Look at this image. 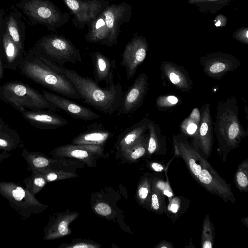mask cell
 Wrapping results in <instances>:
<instances>
[{
    "label": "cell",
    "instance_id": "obj_1",
    "mask_svg": "<svg viewBox=\"0 0 248 248\" xmlns=\"http://www.w3.org/2000/svg\"><path fill=\"white\" fill-rule=\"evenodd\" d=\"M36 55L52 69L67 78L75 87L81 99L87 104L109 115L113 114L118 110L124 93L120 83L116 84L113 82L103 88L90 77H83L76 71L67 69L64 66Z\"/></svg>",
    "mask_w": 248,
    "mask_h": 248
},
{
    "label": "cell",
    "instance_id": "obj_2",
    "mask_svg": "<svg viewBox=\"0 0 248 248\" xmlns=\"http://www.w3.org/2000/svg\"><path fill=\"white\" fill-rule=\"evenodd\" d=\"M238 110L235 95L217 103L213 132L218 144V153L223 162L230 151L239 147L248 134L239 119Z\"/></svg>",
    "mask_w": 248,
    "mask_h": 248
},
{
    "label": "cell",
    "instance_id": "obj_3",
    "mask_svg": "<svg viewBox=\"0 0 248 248\" xmlns=\"http://www.w3.org/2000/svg\"><path fill=\"white\" fill-rule=\"evenodd\" d=\"M17 68L23 76L51 91L66 97L81 99L67 78L52 69L31 50L24 55Z\"/></svg>",
    "mask_w": 248,
    "mask_h": 248
},
{
    "label": "cell",
    "instance_id": "obj_4",
    "mask_svg": "<svg viewBox=\"0 0 248 248\" xmlns=\"http://www.w3.org/2000/svg\"><path fill=\"white\" fill-rule=\"evenodd\" d=\"M0 99L21 112L26 110H58L43 94L28 85L18 81H10L0 85Z\"/></svg>",
    "mask_w": 248,
    "mask_h": 248
},
{
    "label": "cell",
    "instance_id": "obj_5",
    "mask_svg": "<svg viewBox=\"0 0 248 248\" xmlns=\"http://www.w3.org/2000/svg\"><path fill=\"white\" fill-rule=\"evenodd\" d=\"M31 50L36 55L62 66L67 62L83 63L79 49L62 35L52 34L43 37Z\"/></svg>",
    "mask_w": 248,
    "mask_h": 248
},
{
    "label": "cell",
    "instance_id": "obj_6",
    "mask_svg": "<svg viewBox=\"0 0 248 248\" xmlns=\"http://www.w3.org/2000/svg\"><path fill=\"white\" fill-rule=\"evenodd\" d=\"M22 8L35 23L45 25L51 31L60 28L68 23L70 18L68 13L61 12L49 0H25Z\"/></svg>",
    "mask_w": 248,
    "mask_h": 248
},
{
    "label": "cell",
    "instance_id": "obj_7",
    "mask_svg": "<svg viewBox=\"0 0 248 248\" xmlns=\"http://www.w3.org/2000/svg\"><path fill=\"white\" fill-rule=\"evenodd\" d=\"M0 194L25 218L30 217L32 213H41L48 207L38 201L26 188L13 182L0 181Z\"/></svg>",
    "mask_w": 248,
    "mask_h": 248
},
{
    "label": "cell",
    "instance_id": "obj_8",
    "mask_svg": "<svg viewBox=\"0 0 248 248\" xmlns=\"http://www.w3.org/2000/svg\"><path fill=\"white\" fill-rule=\"evenodd\" d=\"M74 15L73 24L84 28L108 6L107 0H62Z\"/></svg>",
    "mask_w": 248,
    "mask_h": 248
},
{
    "label": "cell",
    "instance_id": "obj_9",
    "mask_svg": "<svg viewBox=\"0 0 248 248\" xmlns=\"http://www.w3.org/2000/svg\"><path fill=\"white\" fill-rule=\"evenodd\" d=\"M104 146L95 145L66 144L51 151L54 158H68L78 160L89 167H95L97 159L103 157Z\"/></svg>",
    "mask_w": 248,
    "mask_h": 248
},
{
    "label": "cell",
    "instance_id": "obj_10",
    "mask_svg": "<svg viewBox=\"0 0 248 248\" xmlns=\"http://www.w3.org/2000/svg\"><path fill=\"white\" fill-rule=\"evenodd\" d=\"M172 142L175 155L183 159L190 173L196 180L202 168L208 162L183 133L173 135Z\"/></svg>",
    "mask_w": 248,
    "mask_h": 248
},
{
    "label": "cell",
    "instance_id": "obj_11",
    "mask_svg": "<svg viewBox=\"0 0 248 248\" xmlns=\"http://www.w3.org/2000/svg\"><path fill=\"white\" fill-rule=\"evenodd\" d=\"M200 62L204 73L214 79H220L228 72L233 71L241 64L233 55L222 52L206 53Z\"/></svg>",
    "mask_w": 248,
    "mask_h": 248
},
{
    "label": "cell",
    "instance_id": "obj_12",
    "mask_svg": "<svg viewBox=\"0 0 248 248\" xmlns=\"http://www.w3.org/2000/svg\"><path fill=\"white\" fill-rule=\"evenodd\" d=\"M195 180L206 190L224 202L235 203L230 185L226 183L209 162L203 166Z\"/></svg>",
    "mask_w": 248,
    "mask_h": 248
},
{
    "label": "cell",
    "instance_id": "obj_13",
    "mask_svg": "<svg viewBox=\"0 0 248 248\" xmlns=\"http://www.w3.org/2000/svg\"><path fill=\"white\" fill-rule=\"evenodd\" d=\"M148 49V43L142 35L137 34L125 46L122 54L121 65L126 70L128 80L131 79L138 67L144 61Z\"/></svg>",
    "mask_w": 248,
    "mask_h": 248
},
{
    "label": "cell",
    "instance_id": "obj_14",
    "mask_svg": "<svg viewBox=\"0 0 248 248\" xmlns=\"http://www.w3.org/2000/svg\"><path fill=\"white\" fill-rule=\"evenodd\" d=\"M132 10L130 4L123 2L118 4H109L103 12L112 46L118 44L117 39L121 32L120 27L130 20Z\"/></svg>",
    "mask_w": 248,
    "mask_h": 248
},
{
    "label": "cell",
    "instance_id": "obj_15",
    "mask_svg": "<svg viewBox=\"0 0 248 248\" xmlns=\"http://www.w3.org/2000/svg\"><path fill=\"white\" fill-rule=\"evenodd\" d=\"M148 78L142 73L124 93L118 115H127L137 110L142 105L148 89Z\"/></svg>",
    "mask_w": 248,
    "mask_h": 248
},
{
    "label": "cell",
    "instance_id": "obj_16",
    "mask_svg": "<svg viewBox=\"0 0 248 248\" xmlns=\"http://www.w3.org/2000/svg\"><path fill=\"white\" fill-rule=\"evenodd\" d=\"M42 94L58 109L63 110L75 119L92 121L100 117L99 114L89 108L78 105L61 95L45 90H43Z\"/></svg>",
    "mask_w": 248,
    "mask_h": 248
},
{
    "label": "cell",
    "instance_id": "obj_17",
    "mask_svg": "<svg viewBox=\"0 0 248 248\" xmlns=\"http://www.w3.org/2000/svg\"><path fill=\"white\" fill-rule=\"evenodd\" d=\"M79 214L69 209L55 213L50 217L47 226L44 229V239L46 240L62 238L71 233L70 224L75 220Z\"/></svg>",
    "mask_w": 248,
    "mask_h": 248
},
{
    "label": "cell",
    "instance_id": "obj_18",
    "mask_svg": "<svg viewBox=\"0 0 248 248\" xmlns=\"http://www.w3.org/2000/svg\"><path fill=\"white\" fill-rule=\"evenodd\" d=\"M200 114L198 132L199 151L207 160L212 153L214 139L213 125L209 103L204 104L202 107Z\"/></svg>",
    "mask_w": 248,
    "mask_h": 248
},
{
    "label": "cell",
    "instance_id": "obj_19",
    "mask_svg": "<svg viewBox=\"0 0 248 248\" xmlns=\"http://www.w3.org/2000/svg\"><path fill=\"white\" fill-rule=\"evenodd\" d=\"M23 117L32 125L42 129H54L67 124L64 118L48 110H24Z\"/></svg>",
    "mask_w": 248,
    "mask_h": 248
},
{
    "label": "cell",
    "instance_id": "obj_20",
    "mask_svg": "<svg viewBox=\"0 0 248 248\" xmlns=\"http://www.w3.org/2000/svg\"><path fill=\"white\" fill-rule=\"evenodd\" d=\"M161 74L175 87L182 92L190 91L193 81L183 66L172 62L164 61L161 63Z\"/></svg>",
    "mask_w": 248,
    "mask_h": 248
},
{
    "label": "cell",
    "instance_id": "obj_21",
    "mask_svg": "<svg viewBox=\"0 0 248 248\" xmlns=\"http://www.w3.org/2000/svg\"><path fill=\"white\" fill-rule=\"evenodd\" d=\"M113 133L105 129L101 123H93L75 137L71 144L75 145H95L104 146Z\"/></svg>",
    "mask_w": 248,
    "mask_h": 248
},
{
    "label": "cell",
    "instance_id": "obj_22",
    "mask_svg": "<svg viewBox=\"0 0 248 248\" xmlns=\"http://www.w3.org/2000/svg\"><path fill=\"white\" fill-rule=\"evenodd\" d=\"M93 74L95 81L97 83L104 81L107 86L114 82V71L116 67L115 60H110L99 51L92 55Z\"/></svg>",
    "mask_w": 248,
    "mask_h": 248
},
{
    "label": "cell",
    "instance_id": "obj_23",
    "mask_svg": "<svg viewBox=\"0 0 248 248\" xmlns=\"http://www.w3.org/2000/svg\"><path fill=\"white\" fill-rule=\"evenodd\" d=\"M150 119L143 118L125 130L118 137L116 143L117 152L120 153L135 143L148 130Z\"/></svg>",
    "mask_w": 248,
    "mask_h": 248
},
{
    "label": "cell",
    "instance_id": "obj_24",
    "mask_svg": "<svg viewBox=\"0 0 248 248\" xmlns=\"http://www.w3.org/2000/svg\"><path fill=\"white\" fill-rule=\"evenodd\" d=\"M148 131V149L146 157L150 158L154 155H165L167 151L166 139L160 127L150 120Z\"/></svg>",
    "mask_w": 248,
    "mask_h": 248
},
{
    "label": "cell",
    "instance_id": "obj_25",
    "mask_svg": "<svg viewBox=\"0 0 248 248\" xmlns=\"http://www.w3.org/2000/svg\"><path fill=\"white\" fill-rule=\"evenodd\" d=\"M88 26V32L85 36L87 42L108 46H112L103 12L96 16Z\"/></svg>",
    "mask_w": 248,
    "mask_h": 248
},
{
    "label": "cell",
    "instance_id": "obj_26",
    "mask_svg": "<svg viewBox=\"0 0 248 248\" xmlns=\"http://www.w3.org/2000/svg\"><path fill=\"white\" fill-rule=\"evenodd\" d=\"M2 41L6 57L5 67L16 70L23 58L24 51L18 47L7 31L3 35Z\"/></svg>",
    "mask_w": 248,
    "mask_h": 248
},
{
    "label": "cell",
    "instance_id": "obj_27",
    "mask_svg": "<svg viewBox=\"0 0 248 248\" xmlns=\"http://www.w3.org/2000/svg\"><path fill=\"white\" fill-rule=\"evenodd\" d=\"M200 120V112L198 108H195L181 124L183 134L190 138L191 144L198 151V132Z\"/></svg>",
    "mask_w": 248,
    "mask_h": 248
},
{
    "label": "cell",
    "instance_id": "obj_28",
    "mask_svg": "<svg viewBox=\"0 0 248 248\" xmlns=\"http://www.w3.org/2000/svg\"><path fill=\"white\" fill-rule=\"evenodd\" d=\"M152 190L151 173L146 172L139 182L135 199L140 206L147 210H149Z\"/></svg>",
    "mask_w": 248,
    "mask_h": 248
},
{
    "label": "cell",
    "instance_id": "obj_29",
    "mask_svg": "<svg viewBox=\"0 0 248 248\" xmlns=\"http://www.w3.org/2000/svg\"><path fill=\"white\" fill-rule=\"evenodd\" d=\"M168 200L165 213L170 220L174 222L187 211L190 206V201L181 196H173Z\"/></svg>",
    "mask_w": 248,
    "mask_h": 248
},
{
    "label": "cell",
    "instance_id": "obj_30",
    "mask_svg": "<svg viewBox=\"0 0 248 248\" xmlns=\"http://www.w3.org/2000/svg\"><path fill=\"white\" fill-rule=\"evenodd\" d=\"M148 142V135L144 134L135 143L120 154L126 161L133 163L142 157H146Z\"/></svg>",
    "mask_w": 248,
    "mask_h": 248
},
{
    "label": "cell",
    "instance_id": "obj_31",
    "mask_svg": "<svg viewBox=\"0 0 248 248\" xmlns=\"http://www.w3.org/2000/svg\"><path fill=\"white\" fill-rule=\"evenodd\" d=\"M234 0H187L188 3L195 6L200 12L216 14L224 7Z\"/></svg>",
    "mask_w": 248,
    "mask_h": 248
},
{
    "label": "cell",
    "instance_id": "obj_32",
    "mask_svg": "<svg viewBox=\"0 0 248 248\" xmlns=\"http://www.w3.org/2000/svg\"><path fill=\"white\" fill-rule=\"evenodd\" d=\"M215 227L210 216L207 214L203 220L201 235V247L202 248H212L215 239Z\"/></svg>",
    "mask_w": 248,
    "mask_h": 248
},
{
    "label": "cell",
    "instance_id": "obj_33",
    "mask_svg": "<svg viewBox=\"0 0 248 248\" xmlns=\"http://www.w3.org/2000/svg\"><path fill=\"white\" fill-rule=\"evenodd\" d=\"M152 186L149 210L157 215L166 213L165 196L162 191Z\"/></svg>",
    "mask_w": 248,
    "mask_h": 248
},
{
    "label": "cell",
    "instance_id": "obj_34",
    "mask_svg": "<svg viewBox=\"0 0 248 248\" xmlns=\"http://www.w3.org/2000/svg\"><path fill=\"white\" fill-rule=\"evenodd\" d=\"M237 189L242 192L248 190V159L241 162L237 167L234 176Z\"/></svg>",
    "mask_w": 248,
    "mask_h": 248
},
{
    "label": "cell",
    "instance_id": "obj_35",
    "mask_svg": "<svg viewBox=\"0 0 248 248\" xmlns=\"http://www.w3.org/2000/svg\"><path fill=\"white\" fill-rule=\"evenodd\" d=\"M31 172V175L25 179L23 182L25 188L35 196L44 187L47 182L41 174L32 171Z\"/></svg>",
    "mask_w": 248,
    "mask_h": 248
},
{
    "label": "cell",
    "instance_id": "obj_36",
    "mask_svg": "<svg viewBox=\"0 0 248 248\" xmlns=\"http://www.w3.org/2000/svg\"><path fill=\"white\" fill-rule=\"evenodd\" d=\"M38 173L41 174L47 182L78 177L76 172L62 170H47Z\"/></svg>",
    "mask_w": 248,
    "mask_h": 248
},
{
    "label": "cell",
    "instance_id": "obj_37",
    "mask_svg": "<svg viewBox=\"0 0 248 248\" xmlns=\"http://www.w3.org/2000/svg\"><path fill=\"white\" fill-rule=\"evenodd\" d=\"M165 172L167 177L166 181H164L163 176L161 174L151 173L152 184L162 191L165 196L169 199L173 197L174 194L168 179L167 170Z\"/></svg>",
    "mask_w": 248,
    "mask_h": 248
},
{
    "label": "cell",
    "instance_id": "obj_38",
    "mask_svg": "<svg viewBox=\"0 0 248 248\" xmlns=\"http://www.w3.org/2000/svg\"><path fill=\"white\" fill-rule=\"evenodd\" d=\"M7 31L18 47L22 51L23 46L21 42L17 23L13 16H10L7 22Z\"/></svg>",
    "mask_w": 248,
    "mask_h": 248
},
{
    "label": "cell",
    "instance_id": "obj_39",
    "mask_svg": "<svg viewBox=\"0 0 248 248\" xmlns=\"http://www.w3.org/2000/svg\"><path fill=\"white\" fill-rule=\"evenodd\" d=\"M61 248H98L101 246L92 240L85 239H78L73 240L70 243H63L59 247Z\"/></svg>",
    "mask_w": 248,
    "mask_h": 248
},
{
    "label": "cell",
    "instance_id": "obj_40",
    "mask_svg": "<svg viewBox=\"0 0 248 248\" xmlns=\"http://www.w3.org/2000/svg\"><path fill=\"white\" fill-rule=\"evenodd\" d=\"M178 102V97L174 95L160 96L156 100V106L160 109L167 108L175 106Z\"/></svg>",
    "mask_w": 248,
    "mask_h": 248
},
{
    "label": "cell",
    "instance_id": "obj_41",
    "mask_svg": "<svg viewBox=\"0 0 248 248\" xmlns=\"http://www.w3.org/2000/svg\"><path fill=\"white\" fill-rule=\"evenodd\" d=\"M93 210L96 214L103 217H110L112 213L110 205L104 201H100L96 203Z\"/></svg>",
    "mask_w": 248,
    "mask_h": 248
},
{
    "label": "cell",
    "instance_id": "obj_42",
    "mask_svg": "<svg viewBox=\"0 0 248 248\" xmlns=\"http://www.w3.org/2000/svg\"><path fill=\"white\" fill-rule=\"evenodd\" d=\"M16 144L13 141L12 138L9 135L3 134L0 127V147L5 150L10 151L13 148H15Z\"/></svg>",
    "mask_w": 248,
    "mask_h": 248
},
{
    "label": "cell",
    "instance_id": "obj_43",
    "mask_svg": "<svg viewBox=\"0 0 248 248\" xmlns=\"http://www.w3.org/2000/svg\"><path fill=\"white\" fill-rule=\"evenodd\" d=\"M232 37L242 43L248 44V28L242 27L238 28L233 33Z\"/></svg>",
    "mask_w": 248,
    "mask_h": 248
},
{
    "label": "cell",
    "instance_id": "obj_44",
    "mask_svg": "<svg viewBox=\"0 0 248 248\" xmlns=\"http://www.w3.org/2000/svg\"><path fill=\"white\" fill-rule=\"evenodd\" d=\"M169 164L170 162L168 165H166L162 162L153 160L147 161V166L151 170L156 172H162L167 170Z\"/></svg>",
    "mask_w": 248,
    "mask_h": 248
},
{
    "label": "cell",
    "instance_id": "obj_45",
    "mask_svg": "<svg viewBox=\"0 0 248 248\" xmlns=\"http://www.w3.org/2000/svg\"><path fill=\"white\" fill-rule=\"evenodd\" d=\"M215 26L217 27H222L226 26L227 22V18L224 15H217L214 20Z\"/></svg>",
    "mask_w": 248,
    "mask_h": 248
},
{
    "label": "cell",
    "instance_id": "obj_46",
    "mask_svg": "<svg viewBox=\"0 0 248 248\" xmlns=\"http://www.w3.org/2000/svg\"><path fill=\"white\" fill-rule=\"evenodd\" d=\"M155 248H173L172 243L166 240H162L155 247Z\"/></svg>",
    "mask_w": 248,
    "mask_h": 248
},
{
    "label": "cell",
    "instance_id": "obj_47",
    "mask_svg": "<svg viewBox=\"0 0 248 248\" xmlns=\"http://www.w3.org/2000/svg\"><path fill=\"white\" fill-rule=\"evenodd\" d=\"M10 155L7 154L6 151L3 152L2 154H0V164L5 158H7Z\"/></svg>",
    "mask_w": 248,
    "mask_h": 248
},
{
    "label": "cell",
    "instance_id": "obj_48",
    "mask_svg": "<svg viewBox=\"0 0 248 248\" xmlns=\"http://www.w3.org/2000/svg\"><path fill=\"white\" fill-rule=\"evenodd\" d=\"M3 75V71L2 66V63L1 61L0 54V79L2 78Z\"/></svg>",
    "mask_w": 248,
    "mask_h": 248
},
{
    "label": "cell",
    "instance_id": "obj_49",
    "mask_svg": "<svg viewBox=\"0 0 248 248\" xmlns=\"http://www.w3.org/2000/svg\"><path fill=\"white\" fill-rule=\"evenodd\" d=\"M244 221H243L242 220H241V222H242L244 225H245L246 226V227H248V217H246L245 218H242Z\"/></svg>",
    "mask_w": 248,
    "mask_h": 248
},
{
    "label": "cell",
    "instance_id": "obj_50",
    "mask_svg": "<svg viewBox=\"0 0 248 248\" xmlns=\"http://www.w3.org/2000/svg\"><path fill=\"white\" fill-rule=\"evenodd\" d=\"M2 15H3V12L2 11H0V25L1 22L2 18Z\"/></svg>",
    "mask_w": 248,
    "mask_h": 248
},
{
    "label": "cell",
    "instance_id": "obj_51",
    "mask_svg": "<svg viewBox=\"0 0 248 248\" xmlns=\"http://www.w3.org/2000/svg\"><path fill=\"white\" fill-rule=\"evenodd\" d=\"M1 149L0 147V149Z\"/></svg>",
    "mask_w": 248,
    "mask_h": 248
}]
</instances>
